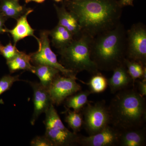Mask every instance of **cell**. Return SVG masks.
Instances as JSON below:
<instances>
[{
	"mask_svg": "<svg viewBox=\"0 0 146 146\" xmlns=\"http://www.w3.org/2000/svg\"><path fill=\"white\" fill-rule=\"evenodd\" d=\"M81 31L92 38L115 28L120 23L123 7L119 0H65Z\"/></svg>",
	"mask_w": 146,
	"mask_h": 146,
	"instance_id": "6da1fadb",
	"label": "cell"
},
{
	"mask_svg": "<svg viewBox=\"0 0 146 146\" xmlns=\"http://www.w3.org/2000/svg\"><path fill=\"white\" fill-rule=\"evenodd\" d=\"M126 32L120 22L114 28L92 38L91 58L99 70L113 71L126 58Z\"/></svg>",
	"mask_w": 146,
	"mask_h": 146,
	"instance_id": "7a4b0ae2",
	"label": "cell"
},
{
	"mask_svg": "<svg viewBox=\"0 0 146 146\" xmlns=\"http://www.w3.org/2000/svg\"><path fill=\"white\" fill-rule=\"evenodd\" d=\"M108 108L110 123L120 131L140 128L145 121V98L134 89L119 91Z\"/></svg>",
	"mask_w": 146,
	"mask_h": 146,
	"instance_id": "3957f363",
	"label": "cell"
},
{
	"mask_svg": "<svg viewBox=\"0 0 146 146\" xmlns=\"http://www.w3.org/2000/svg\"><path fill=\"white\" fill-rule=\"evenodd\" d=\"M92 39L82 32L74 36L68 46L58 50L60 64L76 74L82 71H86L93 75L99 72L91 58L90 45Z\"/></svg>",
	"mask_w": 146,
	"mask_h": 146,
	"instance_id": "277c9868",
	"label": "cell"
},
{
	"mask_svg": "<svg viewBox=\"0 0 146 146\" xmlns=\"http://www.w3.org/2000/svg\"><path fill=\"white\" fill-rule=\"evenodd\" d=\"M49 36V31H42L40 33L39 37L36 40L39 48L37 51L30 54L31 63L34 65L50 66L58 70L63 75L76 77V74L65 68L58 61L57 56L53 52L50 46Z\"/></svg>",
	"mask_w": 146,
	"mask_h": 146,
	"instance_id": "5b68a950",
	"label": "cell"
},
{
	"mask_svg": "<svg viewBox=\"0 0 146 146\" xmlns=\"http://www.w3.org/2000/svg\"><path fill=\"white\" fill-rule=\"evenodd\" d=\"M126 58L146 66V27L142 23L127 31Z\"/></svg>",
	"mask_w": 146,
	"mask_h": 146,
	"instance_id": "8992f818",
	"label": "cell"
},
{
	"mask_svg": "<svg viewBox=\"0 0 146 146\" xmlns=\"http://www.w3.org/2000/svg\"><path fill=\"white\" fill-rule=\"evenodd\" d=\"M86 104L82 110L83 125L89 136L98 133L109 125L111 120L108 108L104 101Z\"/></svg>",
	"mask_w": 146,
	"mask_h": 146,
	"instance_id": "52a82bcc",
	"label": "cell"
},
{
	"mask_svg": "<svg viewBox=\"0 0 146 146\" xmlns=\"http://www.w3.org/2000/svg\"><path fill=\"white\" fill-rule=\"evenodd\" d=\"M76 79V77L60 74L55 78L48 90L53 104L59 105L68 97L81 90Z\"/></svg>",
	"mask_w": 146,
	"mask_h": 146,
	"instance_id": "ba28073f",
	"label": "cell"
},
{
	"mask_svg": "<svg viewBox=\"0 0 146 146\" xmlns=\"http://www.w3.org/2000/svg\"><path fill=\"white\" fill-rule=\"evenodd\" d=\"M121 131L108 125L98 133L80 136L79 145L85 146H114L119 145Z\"/></svg>",
	"mask_w": 146,
	"mask_h": 146,
	"instance_id": "9c48e42d",
	"label": "cell"
},
{
	"mask_svg": "<svg viewBox=\"0 0 146 146\" xmlns=\"http://www.w3.org/2000/svg\"><path fill=\"white\" fill-rule=\"evenodd\" d=\"M33 91L34 110L31 123L34 125L39 116L52 104L48 91L39 82H29Z\"/></svg>",
	"mask_w": 146,
	"mask_h": 146,
	"instance_id": "30bf717a",
	"label": "cell"
},
{
	"mask_svg": "<svg viewBox=\"0 0 146 146\" xmlns=\"http://www.w3.org/2000/svg\"><path fill=\"white\" fill-rule=\"evenodd\" d=\"M44 135L52 146H70L79 145L80 136L69 129H47Z\"/></svg>",
	"mask_w": 146,
	"mask_h": 146,
	"instance_id": "8fae6325",
	"label": "cell"
},
{
	"mask_svg": "<svg viewBox=\"0 0 146 146\" xmlns=\"http://www.w3.org/2000/svg\"><path fill=\"white\" fill-rule=\"evenodd\" d=\"M33 11L31 9H27L25 13L17 19L16 25L13 29H7L6 33H10L15 46L19 41L27 36H32L36 40L38 39L35 35L34 29L31 26L27 20L28 16Z\"/></svg>",
	"mask_w": 146,
	"mask_h": 146,
	"instance_id": "7c38bea8",
	"label": "cell"
},
{
	"mask_svg": "<svg viewBox=\"0 0 146 146\" xmlns=\"http://www.w3.org/2000/svg\"><path fill=\"white\" fill-rule=\"evenodd\" d=\"M113 71L112 77L107 79L108 85L111 93L115 94L127 87L132 80L128 73L124 63L115 68Z\"/></svg>",
	"mask_w": 146,
	"mask_h": 146,
	"instance_id": "4fadbf2b",
	"label": "cell"
},
{
	"mask_svg": "<svg viewBox=\"0 0 146 146\" xmlns=\"http://www.w3.org/2000/svg\"><path fill=\"white\" fill-rule=\"evenodd\" d=\"M58 20V25L67 29L75 36L81 33V29L75 17L64 5L55 6Z\"/></svg>",
	"mask_w": 146,
	"mask_h": 146,
	"instance_id": "5bb4252c",
	"label": "cell"
},
{
	"mask_svg": "<svg viewBox=\"0 0 146 146\" xmlns=\"http://www.w3.org/2000/svg\"><path fill=\"white\" fill-rule=\"evenodd\" d=\"M145 129L140 128L121 131L119 145L122 146H143L145 145Z\"/></svg>",
	"mask_w": 146,
	"mask_h": 146,
	"instance_id": "9a60e30c",
	"label": "cell"
},
{
	"mask_svg": "<svg viewBox=\"0 0 146 146\" xmlns=\"http://www.w3.org/2000/svg\"><path fill=\"white\" fill-rule=\"evenodd\" d=\"M49 36L51 38L52 45L58 50L68 46L74 37L67 29L58 24L49 31Z\"/></svg>",
	"mask_w": 146,
	"mask_h": 146,
	"instance_id": "2e32d148",
	"label": "cell"
},
{
	"mask_svg": "<svg viewBox=\"0 0 146 146\" xmlns=\"http://www.w3.org/2000/svg\"><path fill=\"white\" fill-rule=\"evenodd\" d=\"M36 75L42 86L48 90L54 80L60 72L57 69L48 65H33L32 72Z\"/></svg>",
	"mask_w": 146,
	"mask_h": 146,
	"instance_id": "e0dca14e",
	"label": "cell"
},
{
	"mask_svg": "<svg viewBox=\"0 0 146 146\" xmlns=\"http://www.w3.org/2000/svg\"><path fill=\"white\" fill-rule=\"evenodd\" d=\"M7 65L11 73L19 70L28 71L32 72L33 66L31 64L30 54H28L21 51H19L13 59L7 61Z\"/></svg>",
	"mask_w": 146,
	"mask_h": 146,
	"instance_id": "ac0fdd59",
	"label": "cell"
},
{
	"mask_svg": "<svg viewBox=\"0 0 146 146\" xmlns=\"http://www.w3.org/2000/svg\"><path fill=\"white\" fill-rule=\"evenodd\" d=\"M27 10L19 4L18 0H3L0 6V12L7 19L17 20Z\"/></svg>",
	"mask_w": 146,
	"mask_h": 146,
	"instance_id": "d6986e66",
	"label": "cell"
},
{
	"mask_svg": "<svg viewBox=\"0 0 146 146\" xmlns=\"http://www.w3.org/2000/svg\"><path fill=\"white\" fill-rule=\"evenodd\" d=\"M91 94L90 91L86 90L73 94L65 100V107L80 112L88 103V98Z\"/></svg>",
	"mask_w": 146,
	"mask_h": 146,
	"instance_id": "ffe728a7",
	"label": "cell"
},
{
	"mask_svg": "<svg viewBox=\"0 0 146 146\" xmlns=\"http://www.w3.org/2000/svg\"><path fill=\"white\" fill-rule=\"evenodd\" d=\"M45 113L46 117L44 123L46 127V129H56L62 130L68 129L63 124L52 104H51Z\"/></svg>",
	"mask_w": 146,
	"mask_h": 146,
	"instance_id": "44dd1931",
	"label": "cell"
},
{
	"mask_svg": "<svg viewBox=\"0 0 146 146\" xmlns=\"http://www.w3.org/2000/svg\"><path fill=\"white\" fill-rule=\"evenodd\" d=\"M66 108V115L65 121L72 129L73 132L78 133L81 130L83 125V116L80 112L72 111L69 108Z\"/></svg>",
	"mask_w": 146,
	"mask_h": 146,
	"instance_id": "7402d4cb",
	"label": "cell"
},
{
	"mask_svg": "<svg viewBox=\"0 0 146 146\" xmlns=\"http://www.w3.org/2000/svg\"><path fill=\"white\" fill-rule=\"evenodd\" d=\"M86 84L89 86L91 94L102 93L106 89L108 85L107 79L100 72L93 75L89 82Z\"/></svg>",
	"mask_w": 146,
	"mask_h": 146,
	"instance_id": "603a6c76",
	"label": "cell"
},
{
	"mask_svg": "<svg viewBox=\"0 0 146 146\" xmlns=\"http://www.w3.org/2000/svg\"><path fill=\"white\" fill-rule=\"evenodd\" d=\"M124 63L127 69L128 73L133 82H135L137 79H141L143 72L144 68L146 66H144L141 63L126 58L124 61Z\"/></svg>",
	"mask_w": 146,
	"mask_h": 146,
	"instance_id": "cb8c5ba5",
	"label": "cell"
},
{
	"mask_svg": "<svg viewBox=\"0 0 146 146\" xmlns=\"http://www.w3.org/2000/svg\"><path fill=\"white\" fill-rule=\"evenodd\" d=\"M19 76H12L6 75L3 76L0 79V96L9 90L16 82L20 81Z\"/></svg>",
	"mask_w": 146,
	"mask_h": 146,
	"instance_id": "d4e9b609",
	"label": "cell"
},
{
	"mask_svg": "<svg viewBox=\"0 0 146 146\" xmlns=\"http://www.w3.org/2000/svg\"><path fill=\"white\" fill-rule=\"evenodd\" d=\"M19 51L16 46L10 42L5 46H2L0 50V54L2 55L7 61H8L14 58Z\"/></svg>",
	"mask_w": 146,
	"mask_h": 146,
	"instance_id": "484cf974",
	"label": "cell"
},
{
	"mask_svg": "<svg viewBox=\"0 0 146 146\" xmlns=\"http://www.w3.org/2000/svg\"><path fill=\"white\" fill-rule=\"evenodd\" d=\"M32 146H52V144L46 136H36L32 139L30 143Z\"/></svg>",
	"mask_w": 146,
	"mask_h": 146,
	"instance_id": "4316f807",
	"label": "cell"
},
{
	"mask_svg": "<svg viewBox=\"0 0 146 146\" xmlns=\"http://www.w3.org/2000/svg\"><path fill=\"white\" fill-rule=\"evenodd\" d=\"M139 94L142 96L145 97L146 96V81L139 80L137 81Z\"/></svg>",
	"mask_w": 146,
	"mask_h": 146,
	"instance_id": "83f0119b",
	"label": "cell"
},
{
	"mask_svg": "<svg viewBox=\"0 0 146 146\" xmlns=\"http://www.w3.org/2000/svg\"><path fill=\"white\" fill-rule=\"evenodd\" d=\"M7 20L1 13L0 12V34L5 33L6 31L7 28H6L5 24V22Z\"/></svg>",
	"mask_w": 146,
	"mask_h": 146,
	"instance_id": "f1b7e54d",
	"label": "cell"
},
{
	"mask_svg": "<svg viewBox=\"0 0 146 146\" xmlns=\"http://www.w3.org/2000/svg\"><path fill=\"white\" fill-rule=\"evenodd\" d=\"M133 1L134 0H119L120 5L123 7L127 6H133Z\"/></svg>",
	"mask_w": 146,
	"mask_h": 146,
	"instance_id": "f546056e",
	"label": "cell"
},
{
	"mask_svg": "<svg viewBox=\"0 0 146 146\" xmlns=\"http://www.w3.org/2000/svg\"><path fill=\"white\" fill-rule=\"evenodd\" d=\"M46 0H25V2L26 3H28L31 2H34L38 3H41L44 2Z\"/></svg>",
	"mask_w": 146,
	"mask_h": 146,
	"instance_id": "4dcf8cb0",
	"label": "cell"
},
{
	"mask_svg": "<svg viewBox=\"0 0 146 146\" xmlns=\"http://www.w3.org/2000/svg\"><path fill=\"white\" fill-rule=\"evenodd\" d=\"M142 81H146V67L144 68L143 72L141 78Z\"/></svg>",
	"mask_w": 146,
	"mask_h": 146,
	"instance_id": "1f68e13d",
	"label": "cell"
},
{
	"mask_svg": "<svg viewBox=\"0 0 146 146\" xmlns=\"http://www.w3.org/2000/svg\"><path fill=\"white\" fill-rule=\"evenodd\" d=\"M54 1H55L56 2H60L61 1L63 0H54Z\"/></svg>",
	"mask_w": 146,
	"mask_h": 146,
	"instance_id": "d6a6232c",
	"label": "cell"
},
{
	"mask_svg": "<svg viewBox=\"0 0 146 146\" xmlns=\"http://www.w3.org/2000/svg\"><path fill=\"white\" fill-rule=\"evenodd\" d=\"M2 46V45L1 44V43H0V50H1V48Z\"/></svg>",
	"mask_w": 146,
	"mask_h": 146,
	"instance_id": "836d02e7",
	"label": "cell"
}]
</instances>
